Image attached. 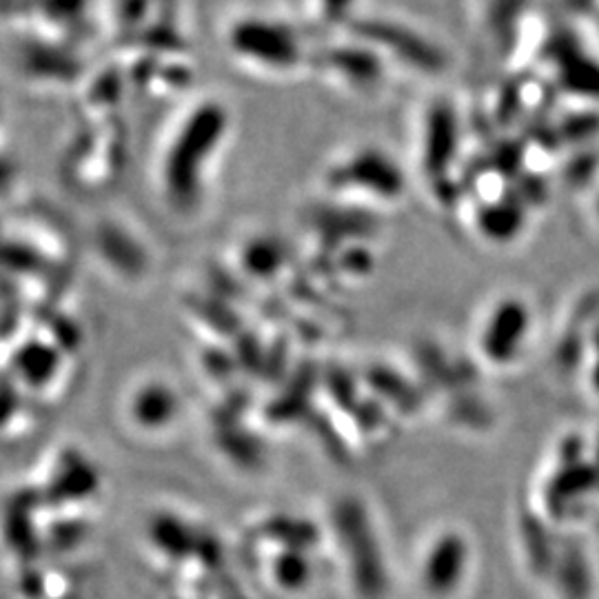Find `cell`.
Listing matches in <instances>:
<instances>
[{
	"label": "cell",
	"instance_id": "6da1fadb",
	"mask_svg": "<svg viewBox=\"0 0 599 599\" xmlns=\"http://www.w3.org/2000/svg\"><path fill=\"white\" fill-rule=\"evenodd\" d=\"M533 329V311L520 296L500 298L479 329V351L489 365L509 367L522 355Z\"/></svg>",
	"mask_w": 599,
	"mask_h": 599
},
{
	"label": "cell",
	"instance_id": "7a4b0ae2",
	"mask_svg": "<svg viewBox=\"0 0 599 599\" xmlns=\"http://www.w3.org/2000/svg\"><path fill=\"white\" fill-rule=\"evenodd\" d=\"M468 568H470L468 540L457 531L442 533L426 553L424 586L435 599H448L462 588Z\"/></svg>",
	"mask_w": 599,
	"mask_h": 599
}]
</instances>
